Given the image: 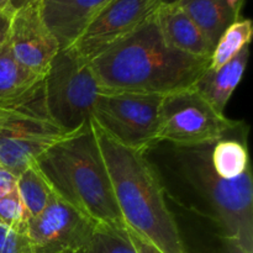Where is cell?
<instances>
[{"mask_svg":"<svg viewBox=\"0 0 253 253\" xmlns=\"http://www.w3.org/2000/svg\"><path fill=\"white\" fill-rule=\"evenodd\" d=\"M89 63L101 91L167 95L194 85L210 58L189 56L169 46L155 12Z\"/></svg>","mask_w":253,"mask_h":253,"instance_id":"cell-1","label":"cell"},{"mask_svg":"<svg viewBox=\"0 0 253 253\" xmlns=\"http://www.w3.org/2000/svg\"><path fill=\"white\" fill-rule=\"evenodd\" d=\"M125 226L163 253H187L165 188L146 153L125 147L91 121Z\"/></svg>","mask_w":253,"mask_h":253,"instance_id":"cell-2","label":"cell"},{"mask_svg":"<svg viewBox=\"0 0 253 253\" xmlns=\"http://www.w3.org/2000/svg\"><path fill=\"white\" fill-rule=\"evenodd\" d=\"M36 165L57 197L98 224L125 227L91 121L54 143Z\"/></svg>","mask_w":253,"mask_h":253,"instance_id":"cell-3","label":"cell"},{"mask_svg":"<svg viewBox=\"0 0 253 253\" xmlns=\"http://www.w3.org/2000/svg\"><path fill=\"white\" fill-rule=\"evenodd\" d=\"M214 145V143H212ZM212 145L177 147L178 172L198 195L205 214L217 225L225 240L253 252V183L251 167L235 179L216 175L210 163Z\"/></svg>","mask_w":253,"mask_h":253,"instance_id":"cell-4","label":"cell"},{"mask_svg":"<svg viewBox=\"0 0 253 253\" xmlns=\"http://www.w3.org/2000/svg\"><path fill=\"white\" fill-rule=\"evenodd\" d=\"M41 94L49 119L71 135L90 124L101 89L90 63L73 48H66L44 74Z\"/></svg>","mask_w":253,"mask_h":253,"instance_id":"cell-5","label":"cell"},{"mask_svg":"<svg viewBox=\"0 0 253 253\" xmlns=\"http://www.w3.org/2000/svg\"><path fill=\"white\" fill-rule=\"evenodd\" d=\"M242 123L217 111L193 86L163 95L160 109L158 143L177 147L212 145L234 133Z\"/></svg>","mask_w":253,"mask_h":253,"instance_id":"cell-6","label":"cell"},{"mask_svg":"<svg viewBox=\"0 0 253 253\" xmlns=\"http://www.w3.org/2000/svg\"><path fill=\"white\" fill-rule=\"evenodd\" d=\"M68 135L47 115L40 90L27 103L0 111V165L17 177Z\"/></svg>","mask_w":253,"mask_h":253,"instance_id":"cell-7","label":"cell"},{"mask_svg":"<svg viewBox=\"0 0 253 253\" xmlns=\"http://www.w3.org/2000/svg\"><path fill=\"white\" fill-rule=\"evenodd\" d=\"M163 95L101 91L91 121L125 147L146 153L158 143Z\"/></svg>","mask_w":253,"mask_h":253,"instance_id":"cell-8","label":"cell"},{"mask_svg":"<svg viewBox=\"0 0 253 253\" xmlns=\"http://www.w3.org/2000/svg\"><path fill=\"white\" fill-rule=\"evenodd\" d=\"M158 6L157 0H111L69 48L86 62L93 61L132 34L157 11Z\"/></svg>","mask_w":253,"mask_h":253,"instance_id":"cell-9","label":"cell"},{"mask_svg":"<svg viewBox=\"0 0 253 253\" xmlns=\"http://www.w3.org/2000/svg\"><path fill=\"white\" fill-rule=\"evenodd\" d=\"M96 225L56 195L43 211L30 217L26 236L34 253H67L83 246Z\"/></svg>","mask_w":253,"mask_h":253,"instance_id":"cell-10","label":"cell"},{"mask_svg":"<svg viewBox=\"0 0 253 253\" xmlns=\"http://www.w3.org/2000/svg\"><path fill=\"white\" fill-rule=\"evenodd\" d=\"M7 43L20 64L41 77L61 51L58 41L40 15L37 0L12 15Z\"/></svg>","mask_w":253,"mask_h":253,"instance_id":"cell-11","label":"cell"},{"mask_svg":"<svg viewBox=\"0 0 253 253\" xmlns=\"http://www.w3.org/2000/svg\"><path fill=\"white\" fill-rule=\"evenodd\" d=\"M111 0H37L40 15L61 49L69 48Z\"/></svg>","mask_w":253,"mask_h":253,"instance_id":"cell-12","label":"cell"},{"mask_svg":"<svg viewBox=\"0 0 253 253\" xmlns=\"http://www.w3.org/2000/svg\"><path fill=\"white\" fill-rule=\"evenodd\" d=\"M156 19L163 39L173 48L189 56L211 58L214 46L178 4L160 5Z\"/></svg>","mask_w":253,"mask_h":253,"instance_id":"cell-13","label":"cell"},{"mask_svg":"<svg viewBox=\"0 0 253 253\" xmlns=\"http://www.w3.org/2000/svg\"><path fill=\"white\" fill-rule=\"evenodd\" d=\"M43 77L25 68L15 59L7 40L0 44V111L27 103L41 90Z\"/></svg>","mask_w":253,"mask_h":253,"instance_id":"cell-14","label":"cell"},{"mask_svg":"<svg viewBox=\"0 0 253 253\" xmlns=\"http://www.w3.org/2000/svg\"><path fill=\"white\" fill-rule=\"evenodd\" d=\"M249 58L250 47L247 46L220 68L211 69L208 66L193 88L217 111L224 113L232 93L244 78Z\"/></svg>","mask_w":253,"mask_h":253,"instance_id":"cell-15","label":"cell"},{"mask_svg":"<svg viewBox=\"0 0 253 253\" xmlns=\"http://www.w3.org/2000/svg\"><path fill=\"white\" fill-rule=\"evenodd\" d=\"M175 4L192 19L214 47L225 30L241 17L226 0H178Z\"/></svg>","mask_w":253,"mask_h":253,"instance_id":"cell-16","label":"cell"},{"mask_svg":"<svg viewBox=\"0 0 253 253\" xmlns=\"http://www.w3.org/2000/svg\"><path fill=\"white\" fill-rule=\"evenodd\" d=\"M210 163L216 175L227 180L239 178L251 167L246 143L234 137L221 138L211 146Z\"/></svg>","mask_w":253,"mask_h":253,"instance_id":"cell-17","label":"cell"},{"mask_svg":"<svg viewBox=\"0 0 253 253\" xmlns=\"http://www.w3.org/2000/svg\"><path fill=\"white\" fill-rule=\"evenodd\" d=\"M16 190L30 217H35L56 198V193L36 163L17 175Z\"/></svg>","mask_w":253,"mask_h":253,"instance_id":"cell-18","label":"cell"},{"mask_svg":"<svg viewBox=\"0 0 253 253\" xmlns=\"http://www.w3.org/2000/svg\"><path fill=\"white\" fill-rule=\"evenodd\" d=\"M252 34L253 26L250 19L240 17L230 25L215 44L209 68L217 69L231 61L245 47L250 46Z\"/></svg>","mask_w":253,"mask_h":253,"instance_id":"cell-19","label":"cell"},{"mask_svg":"<svg viewBox=\"0 0 253 253\" xmlns=\"http://www.w3.org/2000/svg\"><path fill=\"white\" fill-rule=\"evenodd\" d=\"M67 253H136L126 227L98 224L88 241L74 251Z\"/></svg>","mask_w":253,"mask_h":253,"instance_id":"cell-20","label":"cell"},{"mask_svg":"<svg viewBox=\"0 0 253 253\" xmlns=\"http://www.w3.org/2000/svg\"><path fill=\"white\" fill-rule=\"evenodd\" d=\"M29 214L25 209L16 188L0 199V225L14 230L16 232L26 234L29 224Z\"/></svg>","mask_w":253,"mask_h":253,"instance_id":"cell-21","label":"cell"},{"mask_svg":"<svg viewBox=\"0 0 253 253\" xmlns=\"http://www.w3.org/2000/svg\"><path fill=\"white\" fill-rule=\"evenodd\" d=\"M0 253H34L26 234L0 225Z\"/></svg>","mask_w":253,"mask_h":253,"instance_id":"cell-22","label":"cell"},{"mask_svg":"<svg viewBox=\"0 0 253 253\" xmlns=\"http://www.w3.org/2000/svg\"><path fill=\"white\" fill-rule=\"evenodd\" d=\"M126 232H127L128 239H130L131 245H132L136 253H163L156 245H153L152 242L148 241L146 237L136 234L135 231L127 229V227H126Z\"/></svg>","mask_w":253,"mask_h":253,"instance_id":"cell-23","label":"cell"},{"mask_svg":"<svg viewBox=\"0 0 253 253\" xmlns=\"http://www.w3.org/2000/svg\"><path fill=\"white\" fill-rule=\"evenodd\" d=\"M16 175L6 167L0 165V199L11 193L16 188Z\"/></svg>","mask_w":253,"mask_h":253,"instance_id":"cell-24","label":"cell"},{"mask_svg":"<svg viewBox=\"0 0 253 253\" xmlns=\"http://www.w3.org/2000/svg\"><path fill=\"white\" fill-rule=\"evenodd\" d=\"M34 1L35 0H0V11L12 16Z\"/></svg>","mask_w":253,"mask_h":253,"instance_id":"cell-25","label":"cell"},{"mask_svg":"<svg viewBox=\"0 0 253 253\" xmlns=\"http://www.w3.org/2000/svg\"><path fill=\"white\" fill-rule=\"evenodd\" d=\"M11 17L12 16H10V15L0 11V44L4 43L7 40V36H9Z\"/></svg>","mask_w":253,"mask_h":253,"instance_id":"cell-26","label":"cell"},{"mask_svg":"<svg viewBox=\"0 0 253 253\" xmlns=\"http://www.w3.org/2000/svg\"><path fill=\"white\" fill-rule=\"evenodd\" d=\"M225 241H226V252L225 253H253L247 251L246 249H244V247H242L241 245L237 244V242L231 241V240H225Z\"/></svg>","mask_w":253,"mask_h":253,"instance_id":"cell-27","label":"cell"},{"mask_svg":"<svg viewBox=\"0 0 253 253\" xmlns=\"http://www.w3.org/2000/svg\"><path fill=\"white\" fill-rule=\"evenodd\" d=\"M227 2H229V5L231 7H234L236 11H241V7L242 5H244V1L245 0H226Z\"/></svg>","mask_w":253,"mask_h":253,"instance_id":"cell-28","label":"cell"},{"mask_svg":"<svg viewBox=\"0 0 253 253\" xmlns=\"http://www.w3.org/2000/svg\"><path fill=\"white\" fill-rule=\"evenodd\" d=\"M160 5H170L178 2V0H157Z\"/></svg>","mask_w":253,"mask_h":253,"instance_id":"cell-29","label":"cell"}]
</instances>
